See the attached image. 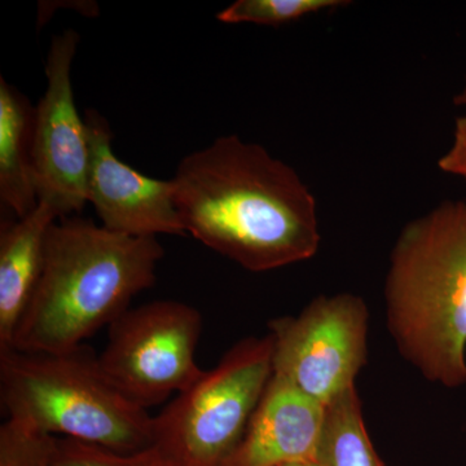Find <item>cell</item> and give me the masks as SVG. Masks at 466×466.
Wrapping results in <instances>:
<instances>
[{"mask_svg": "<svg viewBox=\"0 0 466 466\" xmlns=\"http://www.w3.org/2000/svg\"><path fill=\"white\" fill-rule=\"evenodd\" d=\"M453 104L458 106H462V108H466V78L464 85L460 88L458 94L453 97Z\"/></svg>", "mask_w": 466, "mask_h": 466, "instance_id": "e0dca14e", "label": "cell"}, {"mask_svg": "<svg viewBox=\"0 0 466 466\" xmlns=\"http://www.w3.org/2000/svg\"><path fill=\"white\" fill-rule=\"evenodd\" d=\"M108 328L100 366L126 397L146 410L204 375L196 361L202 317L192 306L155 300L128 309Z\"/></svg>", "mask_w": 466, "mask_h": 466, "instance_id": "8992f818", "label": "cell"}, {"mask_svg": "<svg viewBox=\"0 0 466 466\" xmlns=\"http://www.w3.org/2000/svg\"><path fill=\"white\" fill-rule=\"evenodd\" d=\"M58 219L48 205L39 204L0 232V351L11 348L21 319L33 299L45 262L46 240Z\"/></svg>", "mask_w": 466, "mask_h": 466, "instance_id": "8fae6325", "label": "cell"}, {"mask_svg": "<svg viewBox=\"0 0 466 466\" xmlns=\"http://www.w3.org/2000/svg\"><path fill=\"white\" fill-rule=\"evenodd\" d=\"M8 420L42 434L118 453L149 449L155 416L110 381L87 345L60 352L0 351Z\"/></svg>", "mask_w": 466, "mask_h": 466, "instance_id": "277c9868", "label": "cell"}, {"mask_svg": "<svg viewBox=\"0 0 466 466\" xmlns=\"http://www.w3.org/2000/svg\"><path fill=\"white\" fill-rule=\"evenodd\" d=\"M85 122L90 144L87 202L101 226L134 238L186 236L173 179L147 177L116 158L109 122L97 110H86Z\"/></svg>", "mask_w": 466, "mask_h": 466, "instance_id": "9c48e42d", "label": "cell"}, {"mask_svg": "<svg viewBox=\"0 0 466 466\" xmlns=\"http://www.w3.org/2000/svg\"><path fill=\"white\" fill-rule=\"evenodd\" d=\"M274 375L327 407L355 386L368 360L370 309L358 294L315 297L296 317L269 321Z\"/></svg>", "mask_w": 466, "mask_h": 466, "instance_id": "52a82bcc", "label": "cell"}, {"mask_svg": "<svg viewBox=\"0 0 466 466\" xmlns=\"http://www.w3.org/2000/svg\"><path fill=\"white\" fill-rule=\"evenodd\" d=\"M45 466H174L170 460L156 449L135 453H118L113 451L67 440L51 437Z\"/></svg>", "mask_w": 466, "mask_h": 466, "instance_id": "9a60e30c", "label": "cell"}, {"mask_svg": "<svg viewBox=\"0 0 466 466\" xmlns=\"http://www.w3.org/2000/svg\"><path fill=\"white\" fill-rule=\"evenodd\" d=\"M272 355L269 334L235 343L155 416L153 446L174 466L228 465L274 373Z\"/></svg>", "mask_w": 466, "mask_h": 466, "instance_id": "5b68a950", "label": "cell"}, {"mask_svg": "<svg viewBox=\"0 0 466 466\" xmlns=\"http://www.w3.org/2000/svg\"><path fill=\"white\" fill-rule=\"evenodd\" d=\"M280 466H320L318 461H299L290 462V464H285Z\"/></svg>", "mask_w": 466, "mask_h": 466, "instance_id": "ac0fdd59", "label": "cell"}, {"mask_svg": "<svg viewBox=\"0 0 466 466\" xmlns=\"http://www.w3.org/2000/svg\"><path fill=\"white\" fill-rule=\"evenodd\" d=\"M34 112L30 101L0 78V201L17 218L39 205L33 168Z\"/></svg>", "mask_w": 466, "mask_h": 466, "instance_id": "7c38bea8", "label": "cell"}, {"mask_svg": "<svg viewBox=\"0 0 466 466\" xmlns=\"http://www.w3.org/2000/svg\"><path fill=\"white\" fill-rule=\"evenodd\" d=\"M173 182L186 233L242 268L272 271L317 256L314 193L259 144L218 137L186 156Z\"/></svg>", "mask_w": 466, "mask_h": 466, "instance_id": "6da1fadb", "label": "cell"}, {"mask_svg": "<svg viewBox=\"0 0 466 466\" xmlns=\"http://www.w3.org/2000/svg\"><path fill=\"white\" fill-rule=\"evenodd\" d=\"M318 462L320 466H385L368 434L357 386L328 404Z\"/></svg>", "mask_w": 466, "mask_h": 466, "instance_id": "4fadbf2b", "label": "cell"}, {"mask_svg": "<svg viewBox=\"0 0 466 466\" xmlns=\"http://www.w3.org/2000/svg\"><path fill=\"white\" fill-rule=\"evenodd\" d=\"M79 34L55 35L46 63L45 94L34 112L33 168L39 204L58 219L78 216L87 204L90 144L85 118L78 115L72 66Z\"/></svg>", "mask_w": 466, "mask_h": 466, "instance_id": "ba28073f", "label": "cell"}, {"mask_svg": "<svg viewBox=\"0 0 466 466\" xmlns=\"http://www.w3.org/2000/svg\"><path fill=\"white\" fill-rule=\"evenodd\" d=\"M386 327L426 381L466 385V200L441 202L395 240L385 279Z\"/></svg>", "mask_w": 466, "mask_h": 466, "instance_id": "3957f363", "label": "cell"}, {"mask_svg": "<svg viewBox=\"0 0 466 466\" xmlns=\"http://www.w3.org/2000/svg\"><path fill=\"white\" fill-rule=\"evenodd\" d=\"M327 407L272 373L247 433L227 466L318 461Z\"/></svg>", "mask_w": 466, "mask_h": 466, "instance_id": "30bf717a", "label": "cell"}, {"mask_svg": "<svg viewBox=\"0 0 466 466\" xmlns=\"http://www.w3.org/2000/svg\"><path fill=\"white\" fill-rule=\"evenodd\" d=\"M349 5L346 0H238L219 12L217 18L225 24L280 26Z\"/></svg>", "mask_w": 466, "mask_h": 466, "instance_id": "5bb4252c", "label": "cell"}, {"mask_svg": "<svg viewBox=\"0 0 466 466\" xmlns=\"http://www.w3.org/2000/svg\"><path fill=\"white\" fill-rule=\"evenodd\" d=\"M164 254L157 238L112 232L78 216L57 219L46 240L41 278L9 349L60 352L85 345L125 314L137 294L153 287Z\"/></svg>", "mask_w": 466, "mask_h": 466, "instance_id": "7a4b0ae2", "label": "cell"}, {"mask_svg": "<svg viewBox=\"0 0 466 466\" xmlns=\"http://www.w3.org/2000/svg\"><path fill=\"white\" fill-rule=\"evenodd\" d=\"M438 167L441 173L461 177L466 182V115L456 118L452 143L438 159Z\"/></svg>", "mask_w": 466, "mask_h": 466, "instance_id": "2e32d148", "label": "cell"}]
</instances>
